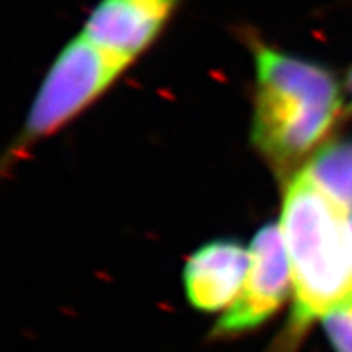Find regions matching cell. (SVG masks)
Listing matches in <instances>:
<instances>
[{"label": "cell", "instance_id": "1", "mask_svg": "<svg viewBox=\"0 0 352 352\" xmlns=\"http://www.w3.org/2000/svg\"><path fill=\"white\" fill-rule=\"evenodd\" d=\"M280 230L293 277V311L270 352H295L309 325L352 298V210L302 167L284 190Z\"/></svg>", "mask_w": 352, "mask_h": 352}, {"label": "cell", "instance_id": "2", "mask_svg": "<svg viewBox=\"0 0 352 352\" xmlns=\"http://www.w3.org/2000/svg\"><path fill=\"white\" fill-rule=\"evenodd\" d=\"M257 72L252 142L278 178L292 180L329 135L343 108L329 69L252 38Z\"/></svg>", "mask_w": 352, "mask_h": 352}, {"label": "cell", "instance_id": "3", "mask_svg": "<svg viewBox=\"0 0 352 352\" xmlns=\"http://www.w3.org/2000/svg\"><path fill=\"white\" fill-rule=\"evenodd\" d=\"M131 63L104 51L83 33L67 43L47 72L14 153L61 130L107 92Z\"/></svg>", "mask_w": 352, "mask_h": 352}, {"label": "cell", "instance_id": "4", "mask_svg": "<svg viewBox=\"0 0 352 352\" xmlns=\"http://www.w3.org/2000/svg\"><path fill=\"white\" fill-rule=\"evenodd\" d=\"M293 295L286 243L278 223H266L250 245V268L241 295L214 325L212 338H236L257 329Z\"/></svg>", "mask_w": 352, "mask_h": 352}, {"label": "cell", "instance_id": "5", "mask_svg": "<svg viewBox=\"0 0 352 352\" xmlns=\"http://www.w3.org/2000/svg\"><path fill=\"white\" fill-rule=\"evenodd\" d=\"M178 4L180 0H101L88 14L83 34L133 63L162 34Z\"/></svg>", "mask_w": 352, "mask_h": 352}, {"label": "cell", "instance_id": "6", "mask_svg": "<svg viewBox=\"0 0 352 352\" xmlns=\"http://www.w3.org/2000/svg\"><path fill=\"white\" fill-rule=\"evenodd\" d=\"M250 268V248L236 241H212L190 255L184 284L190 306L204 313L227 311L241 295Z\"/></svg>", "mask_w": 352, "mask_h": 352}, {"label": "cell", "instance_id": "7", "mask_svg": "<svg viewBox=\"0 0 352 352\" xmlns=\"http://www.w3.org/2000/svg\"><path fill=\"white\" fill-rule=\"evenodd\" d=\"M315 182L352 210V140L327 146L306 166Z\"/></svg>", "mask_w": 352, "mask_h": 352}, {"label": "cell", "instance_id": "8", "mask_svg": "<svg viewBox=\"0 0 352 352\" xmlns=\"http://www.w3.org/2000/svg\"><path fill=\"white\" fill-rule=\"evenodd\" d=\"M320 322L334 352H352V298Z\"/></svg>", "mask_w": 352, "mask_h": 352}, {"label": "cell", "instance_id": "9", "mask_svg": "<svg viewBox=\"0 0 352 352\" xmlns=\"http://www.w3.org/2000/svg\"><path fill=\"white\" fill-rule=\"evenodd\" d=\"M347 92L352 99V69H351V72H349V78H347Z\"/></svg>", "mask_w": 352, "mask_h": 352}]
</instances>
